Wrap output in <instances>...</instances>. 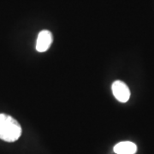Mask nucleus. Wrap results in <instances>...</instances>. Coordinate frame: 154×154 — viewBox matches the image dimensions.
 Here are the masks:
<instances>
[{
  "label": "nucleus",
  "instance_id": "f03ea898",
  "mask_svg": "<svg viewBox=\"0 0 154 154\" xmlns=\"http://www.w3.org/2000/svg\"><path fill=\"white\" fill-rule=\"evenodd\" d=\"M112 93L119 102L125 103L130 98V91L126 84L121 81H116L112 84Z\"/></svg>",
  "mask_w": 154,
  "mask_h": 154
},
{
  "label": "nucleus",
  "instance_id": "20e7f679",
  "mask_svg": "<svg viewBox=\"0 0 154 154\" xmlns=\"http://www.w3.org/2000/svg\"><path fill=\"white\" fill-rule=\"evenodd\" d=\"M113 150L116 154H134L137 152V146L131 141H122L116 144Z\"/></svg>",
  "mask_w": 154,
  "mask_h": 154
},
{
  "label": "nucleus",
  "instance_id": "f257e3e1",
  "mask_svg": "<svg viewBox=\"0 0 154 154\" xmlns=\"http://www.w3.org/2000/svg\"><path fill=\"white\" fill-rule=\"evenodd\" d=\"M22 134V127L11 116L0 114V139L7 142H14Z\"/></svg>",
  "mask_w": 154,
  "mask_h": 154
},
{
  "label": "nucleus",
  "instance_id": "7ed1b4c3",
  "mask_svg": "<svg viewBox=\"0 0 154 154\" xmlns=\"http://www.w3.org/2000/svg\"><path fill=\"white\" fill-rule=\"evenodd\" d=\"M52 34L48 30H42L38 33L37 42H36V50L39 52H45L49 49L52 43Z\"/></svg>",
  "mask_w": 154,
  "mask_h": 154
}]
</instances>
